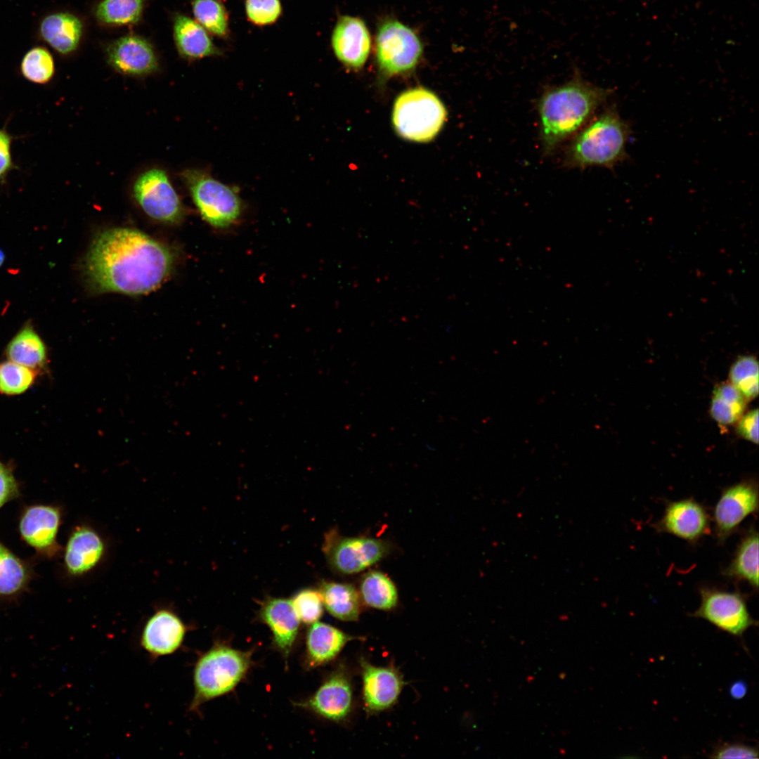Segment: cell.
I'll use <instances>...</instances> for the list:
<instances>
[{
  "label": "cell",
  "instance_id": "6da1fadb",
  "mask_svg": "<svg viewBox=\"0 0 759 759\" xmlns=\"http://www.w3.org/2000/svg\"><path fill=\"white\" fill-rule=\"evenodd\" d=\"M174 261L170 248L145 233L114 228L95 238L84 270L94 292L134 296L157 288L171 273Z\"/></svg>",
  "mask_w": 759,
  "mask_h": 759
},
{
  "label": "cell",
  "instance_id": "7a4b0ae2",
  "mask_svg": "<svg viewBox=\"0 0 759 759\" xmlns=\"http://www.w3.org/2000/svg\"><path fill=\"white\" fill-rule=\"evenodd\" d=\"M611 93V90L583 79L577 67L569 80L547 87L537 103L544 154L552 155L571 139L595 116Z\"/></svg>",
  "mask_w": 759,
  "mask_h": 759
},
{
  "label": "cell",
  "instance_id": "3957f363",
  "mask_svg": "<svg viewBox=\"0 0 759 759\" xmlns=\"http://www.w3.org/2000/svg\"><path fill=\"white\" fill-rule=\"evenodd\" d=\"M628 124L616 107L610 106L593 117L571 139L563 158L568 169L590 167L614 168L627 157Z\"/></svg>",
  "mask_w": 759,
  "mask_h": 759
},
{
  "label": "cell",
  "instance_id": "277c9868",
  "mask_svg": "<svg viewBox=\"0 0 759 759\" xmlns=\"http://www.w3.org/2000/svg\"><path fill=\"white\" fill-rule=\"evenodd\" d=\"M252 651H240L219 642L202 654L193 670L190 711H197L205 703L233 690L252 666Z\"/></svg>",
  "mask_w": 759,
  "mask_h": 759
},
{
  "label": "cell",
  "instance_id": "5b68a950",
  "mask_svg": "<svg viewBox=\"0 0 759 759\" xmlns=\"http://www.w3.org/2000/svg\"><path fill=\"white\" fill-rule=\"evenodd\" d=\"M447 117L445 106L423 87L409 89L396 99L392 121L398 134L415 142H428L439 134Z\"/></svg>",
  "mask_w": 759,
  "mask_h": 759
},
{
  "label": "cell",
  "instance_id": "8992f818",
  "mask_svg": "<svg viewBox=\"0 0 759 759\" xmlns=\"http://www.w3.org/2000/svg\"><path fill=\"white\" fill-rule=\"evenodd\" d=\"M181 176L200 215L210 226L227 230L240 221L243 207L235 188L200 169H186Z\"/></svg>",
  "mask_w": 759,
  "mask_h": 759
},
{
  "label": "cell",
  "instance_id": "52a82bcc",
  "mask_svg": "<svg viewBox=\"0 0 759 759\" xmlns=\"http://www.w3.org/2000/svg\"><path fill=\"white\" fill-rule=\"evenodd\" d=\"M375 51L380 73L393 77L409 72L417 65L423 45L412 28L398 20L388 19L377 28Z\"/></svg>",
  "mask_w": 759,
  "mask_h": 759
},
{
  "label": "cell",
  "instance_id": "ba28073f",
  "mask_svg": "<svg viewBox=\"0 0 759 759\" xmlns=\"http://www.w3.org/2000/svg\"><path fill=\"white\" fill-rule=\"evenodd\" d=\"M699 592L701 603L692 616L704 619L735 637H742L748 629L757 625L739 592L702 587Z\"/></svg>",
  "mask_w": 759,
  "mask_h": 759
},
{
  "label": "cell",
  "instance_id": "9c48e42d",
  "mask_svg": "<svg viewBox=\"0 0 759 759\" xmlns=\"http://www.w3.org/2000/svg\"><path fill=\"white\" fill-rule=\"evenodd\" d=\"M323 550L330 567L339 573L354 574L372 566L389 552L388 544L368 537H345L331 530L325 535Z\"/></svg>",
  "mask_w": 759,
  "mask_h": 759
},
{
  "label": "cell",
  "instance_id": "30bf717a",
  "mask_svg": "<svg viewBox=\"0 0 759 759\" xmlns=\"http://www.w3.org/2000/svg\"><path fill=\"white\" fill-rule=\"evenodd\" d=\"M133 193L150 218L167 224L183 219V205L164 170L154 168L141 174L134 184Z\"/></svg>",
  "mask_w": 759,
  "mask_h": 759
},
{
  "label": "cell",
  "instance_id": "8fae6325",
  "mask_svg": "<svg viewBox=\"0 0 759 759\" xmlns=\"http://www.w3.org/2000/svg\"><path fill=\"white\" fill-rule=\"evenodd\" d=\"M758 509L757 482L746 480L725 488L715 504L712 519L718 543H724Z\"/></svg>",
  "mask_w": 759,
  "mask_h": 759
},
{
  "label": "cell",
  "instance_id": "7c38bea8",
  "mask_svg": "<svg viewBox=\"0 0 759 759\" xmlns=\"http://www.w3.org/2000/svg\"><path fill=\"white\" fill-rule=\"evenodd\" d=\"M296 705L327 720H345L353 707L352 685L346 669L335 670L312 696Z\"/></svg>",
  "mask_w": 759,
  "mask_h": 759
},
{
  "label": "cell",
  "instance_id": "4fadbf2b",
  "mask_svg": "<svg viewBox=\"0 0 759 759\" xmlns=\"http://www.w3.org/2000/svg\"><path fill=\"white\" fill-rule=\"evenodd\" d=\"M711 521L706 507L689 498L668 502L663 515L654 527L659 533L671 534L695 544L711 533Z\"/></svg>",
  "mask_w": 759,
  "mask_h": 759
},
{
  "label": "cell",
  "instance_id": "5bb4252c",
  "mask_svg": "<svg viewBox=\"0 0 759 759\" xmlns=\"http://www.w3.org/2000/svg\"><path fill=\"white\" fill-rule=\"evenodd\" d=\"M188 628L172 609H157L146 621L141 634V647L152 657L170 655L182 645Z\"/></svg>",
  "mask_w": 759,
  "mask_h": 759
},
{
  "label": "cell",
  "instance_id": "9a60e30c",
  "mask_svg": "<svg viewBox=\"0 0 759 759\" xmlns=\"http://www.w3.org/2000/svg\"><path fill=\"white\" fill-rule=\"evenodd\" d=\"M363 683V700L368 713L391 708L398 701L405 682L392 666H375L363 658L359 661Z\"/></svg>",
  "mask_w": 759,
  "mask_h": 759
},
{
  "label": "cell",
  "instance_id": "2e32d148",
  "mask_svg": "<svg viewBox=\"0 0 759 759\" xmlns=\"http://www.w3.org/2000/svg\"><path fill=\"white\" fill-rule=\"evenodd\" d=\"M331 44L335 56L345 67L358 70L368 60L372 41L368 28L361 18L343 15L333 29Z\"/></svg>",
  "mask_w": 759,
  "mask_h": 759
},
{
  "label": "cell",
  "instance_id": "e0dca14e",
  "mask_svg": "<svg viewBox=\"0 0 759 759\" xmlns=\"http://www.w3.org/2000/svg\"><path fill=\"white\" fill-rule=\"evenodd\" d=\"M259 619L271 631L273 644L287 662L296 642L300 620L292 601L285 598L267 597L260 606Z\"/></svg>",
  "mask_w": 759,
  "mask_h": 759
},
{
  "label": "cell",
  "instance_id": "ac0fdd59",
  "mask_svg": "<svg viewBox=\"0 0 759 759\" xmlns=\"http://www.w3.org/2000/svg\"><path fill=\"white\" fill-rule=\"evenodd\" d=\"M107 59L115 70L128 75H146L158 67L153 46L137 35H126L113 41L107 48Z\"/></svg>",
  "mask_w": 759,
  "mask_h": 759
},
{
  "label": "cell",
  "instance_id": "d6986e66",
  "mask_svg": "<svg viewBox=\"0 0 759 759\" xmlns=\"http://www.w3.org/2000/svg\"><path fill=\"white\" fill-rule=\"evenodd\" d=\"M105 552L106 545L100 534L91 526H79L67 543L64 556L66 569L74 576L86 574L100 564Z\"/></svg>",
  "mask_w": 759,
  "mask_h": 759
},
{
  "label": "cell",
  "instance_id": "ffe728a7",
  "mask_svg": "<svg viewBox=\"0 0 759 759\" xmlns=\"http://www.w3.org/2000/svg\"><path fill=\"white\" fill-rule=\"evenodd\" d=\"M356 638L327 623L311 624L306 634L305 666L313 669L331 661Z\"/></svg>",
  "mask_w": 759,
  "mask_h": 759
},
{
  "label": "cell",
  "instance_id": "44dd1931",
  "mask_svg": "<svg viewBox=\"0 0 759 759\" xmlns=\"http://www.w3.org/2000/svg\"><path fill=\"white\" fill-rule=\"evenodd\" d=\"M60 521V511L50 506L30 507L20 521L22 538L30 545L44 549L53 545Z\"/></svg>",
  "mask_w": 759,
  "mask_h": 759
},
{
  "label": "cell",
  "instance_id": "7402d4cb",
  "mask_svg": "<svg viewBox=\"0 0 759 759\" xmlns=\"http://www.w3.org/2000/svg\"><path fill=\"white\" fill-rule=\"evenodd\" d=\"M39 30L46 42L58 53L66 55L77 49L82 34V24L73 14L59 12L45 17Z\"/></svg>",
  "mask_w": 759,
  "mask_h": 759
},
{
  "label": "cell",
  "instance_id": "603a6c76",
  "mask_svg": "<svg viewBox=\"0 0 759 759\" xmlns=\"http://www.w3.org/2000/svg\"><path fill=\"white\" fill-rule=\"evenodd\" d=\"M174 37L179 54L185 58L198 59L219 53L206 30L188 16H175Z\"/></svg>",
  "mask_w": 759,
  "mask_h": 759
},
{
  "label": "cell",
  "instance_id": "cb8c5ba5",
  "mask_svg": "<svg viewBox=\"0 0 759 759\" xmlns=\"http://www.w3.org/2000/svg\"><path fill=\"white\" fill-rule=\"evenodd\" d=\"M318 591L323 606L333 617L356 621L361 611V598L356 588L349 583L323 581Z\"/></svg>",
  "mask_w": 759,
  "mask_h": 759
},
{
  "label": "cell",
  "instance_id": "d4e9b609",
  "mask_svg": "<svg viewBox=\"0 0 759 759\" xmlns=\"http://www.w3.org/2000/svg\"><path fill=\"white\" fill-rule=\"evenodd\" d=\"M722 574L727 578L747 583L753 590L758 588V533L750 528L741 538L730 564Z\"/></svg>",
  "mask_w": 759,
  "mask_h": 759
},
{
  "label": "cell",
  "instance_id": "484cf974",
  "mask_svg": "<svg viewBox=\"0 0 759 759\" xmlns=\"http://www.w3.org/2000/svg\"><path fill=\"white\" fill-rule=\"evenodd\" d=\"M6 355L12 362L31 369L42 368L46 362V346L28 323L10 342Z\"/></svg>",
  "mask_w": 759,
  "mask_h": 759
},
{
  "label": "cell",
  "instance_id": "4316f807",
  "mask_svg": "<svg viewBox=\"0 0 759 759\" xmlns=\"http://www.w3.org/2000/svg\"><path fill=\"white\" fill-rule=\"evenodd\" d=\"M747 400L730 382H722L713 389L710 415L721 427L735 424L745 413Z\"/></svg>",
  "mask_w": 759,
  "mask_h": 759
},
{
  "label": "cell",
  "instance_id": "83f0119b",
  "mask_svg": "<svg viewBox=\"0 0 759 759\" xmlns=\"http://www.w3.org/2000/svg\"><path fill=\"white\" fill-rule=\"evenodd\" d=\"M361 600L368 606L390 610L398 603V591L393 581L384 573L371 571L365 573L360 583Z\"/></svg>",
  "mask_w": 759,
  "mask_h": 759
},
{
  "label": "cell",
  "instance_id": "f1b7e54d",
  "mask_svg": "<svg viewBox=\"0 0 759 759\" xmlns=\"http://www.w3.org/2000/svg\"><path fill=\"white\" fill-rule=\"evenodd\" d=\"M143 4V0H103L96 7V16L105 25H131L141 18Z\"/></svg>",
  "mask_w": 759,
  "mask_h": 759
},
{
  "label": "cell",
  "instance_id": "f546056e",
  "mask_svg": "<svg viewBox=\"0 0 759 759\" xmlns=\"http://www.w3.org/2000/svg\"><path fill=\"white\" fill-rule=\"evenodd\" d=\"M758 360L752 355L741 356L731 365L729 382L747 401L758 396Z\"/></svg>",
  "mask_w": 759,
  "mask_h": 759
},
{
  "label": "cell",
  "instance_id": "4dcf8cb0",
  "mask_svg": "<svg viewBox=\"0 0 759 759\" xmlns=\"http://www.w3.org/2000/svg\"><path fill=\"white\" fill-rule=\"evenodd\" d=\"M20 70L22 76L28 81L37 84H47L55 73L53 56L44 47H34L24 56Z\"/></svg>",
  "mask_w": 759,
  "mask_h": 759
},
{
  "label": "cell",
  "instance_id": "1f68e13d",
  "mask_svg": "<svg viewBox=\"0 0 759 759\" xmlns=\"http://www.w3.org/2000/svg\"><path fill=\"white\" fill-rule=\"evenodd\" d=\"M193 11L196 21L209 32L223 37L228 31V15L218 0H194Z\"/></svg>",
  "mask_w": 759,
  "mask_h": 759
},
{
  "label": "cell",
  "instance_id": "d6a6232c",
  "mask_svg": "<svg viewBox=\"0 0 759 759\" xmlns=\"http://www.w3.org/2000/svg\"><path fill=\"white\" fill-rule=\"evenodd\" d=\"M26 579L27 572L22 562L0 543V595L18 592Z\"/></svg>",
  "mask_w": 759,
  "mask_h": 759
},
{
  "label": "cell",
  "instance_id": "836d02e7",
  "mask_svg": "<svg viewBox=\"0 0 759 759\" xmlns=\"http://www.w3.org/2000/svg\"><path fill=\"white\" fill-rule=\"evenodd\" d=\"M35 375L32 369L5 362L0 366V389L8 394H20L32 384Z\"/></svg>",
  "mask_w": 759,
  "mask_h": 759
},
{
  "label": "cell",
  "instance_id": "e575fe53",
  "mask_svg": "<svg viewBox=\"0 0 759 759\" xmlns=\"http://www.w3.org/2000/svg\"><path fill=\"white\" fill-rule=\"evenodd\" d=\"M295 611L302 623L311 625L322 616L323 603L319 591L306 588L297 592L291 599Z\"/></svg>",
  "mask_w": 759,
  "mask_h": 759
},
{
  "label": "cell",
  "instance_id": "d590c367",
  "mask_svg": "<svg viewBox=\"0 0 759 759\" xmlns=\"http://www.w3.org/2000/svg\"><path fill=\"white\" fill-rule=\"evenodd\" d=\"M245 10L248 19L258 25L275 22L281 14L280 0H246Z\"/></svg>",
  "mask_w": 759,
  "mask_h": 759
},
{
  "label": "cell",
  "instance_id": "8d00e7d4",
  "mask_svg": "<svg viewBox=\"0 0 759 759\" xmlns=\"http://www.w3.org/2000/svg\"><path fill=\"white\" fill-rule=\"evenodd\" d=\"M713 758H758L756 748L741 743H725L716 747L710 755Z\"/></svg>",
  "mask_w": 759,
  "mask_h": 759
},
{
  "label": "cell",
  "instance_id": "74e56055",
  "mask_svg": "<svg viewBox=\"0 0 759 759\" xmlns=\"http://www.w3.org/2000/svg\"><path fill=\"white\" fill-rule=\"evenodd\" d=\"M13 137L5 128L0 129V183H6L10 172L17 168L11 155Z\"/></svg>",
  "mask_w": 759,
  "mask_h": 759
},
{
  "label": "cell",
  "instance_id": "f35d334b",
  "mask_svg": "<svg viewBox=\"0 0 759 759\" xmlns=\"http://www.w3.org/2000/svg\"><path fill=\"white\" fill-rule=\"evenodd\" d=\"M737 433L744 439L758 443V410L744 413L736 423Z\"/></svg>",
  "mask_w": 759,
  "mask_h": 759
},
{
  "label": "cell",
  "instance_id": "ab89813d",
  "mask_svg": "<svg viewBox=\"0 0 759 759\" xmlns=\"http://www.w3.org/2000/svg\"><path fill=\"white\" fill-rule=\"evenodd\" d=\"M17 491V484L11 472L0 463V507L13 498Z\"/></svg>",
  "mask_w": 759,
  "mask_h": 759
},
{
  "label": "cell",
  "instance_id": "60d3db41",
  "mask_svg": "<svg viewBox=\"0 0 759 759\" xmlns=\"http://www.w3.org/2000/svg\"><path fill=\"white\" fill-rule=\"evenodd\" d=\"M729 692L731 697L735 699H740L746 695L747 692V685L744 681H736L730 686Z\"/></svg>",
  "mask_w": 759,
  "mask_h": 759
},
{
  "label": "cell",
  "instance_id": "b9f144b4",
  "mask_svg": "<svg viewBox=\"0 0 759 759\" xmlns=\"http://www.w3.org/2000/svg\"><path fill=\"white\" fill-rule=\"evenodd\" d=\"M5 261V254L4 251L0 248V267L3 265Z\"/></svg>",
  "mask_w": 759,
  "mask_h": 759
},
{
  "label": "cell",
  "instance_id": "7bdbcfd3",
  "mask_svg": "<svg viewBox=\"0 0 759 759\" xmlns=\"http://www.w3.org/2000/svg\"><path fill=\"white\" fill-rule=\"evenodd\" d=\"M426 447H427V450H435V448L432 446H431L429 443H427Z\"/></svg>",
  "mask_w": 759,
  "mask_h": 759
}]
</instances>
